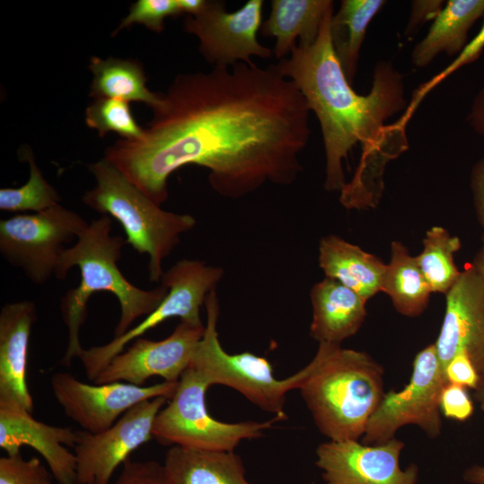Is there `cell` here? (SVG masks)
Masks as SVG:
<instances>
[{
  "instance_id": "10",
  "label": "cell",
  "mask_w": 484,
  "mask_h": 484,
  "mask_svg": "<svg viewBox=\"0 0 484 484\" xmlns=\"http://www.w3.org/2000/svg\"><path fill=\"white\" fill-rule=\"evenodd\" d=\"M447 384L435 343L429 344L415 356L409 383L400 391L385 393L368 420L362 443H385L408 425L419 427L429 438L438 437L442 429L440 396Z\"/></svg>"
},
{
  "instance_id": "36",
  "label": "cell",
  "mask_w": 484,
  "mask_h": 484,
  "mask_svg": "<svg viewBox=\"0 0 484 484\" xmlns=\"http://www.w3.org/2000/svg\"><path fill=\"white\" fill-rule=\"evenodd\" d=\"M445 5L443 0H419L411 2L410 18L405 35L411 36L426 22L434 20Z\"/></svg>"
},
{
  "instance_id": "11",
  "label": "cell",
  "mask_w": 484,
  "mask_h": 484,
  "mask_svg": "<svg viewBox=\"0 0 484 484\" xmlns=\"http://www.w3.org/2000/svg\"><path fill=\"white\" fill-rule=\"evenodd\" d=\"M263 5L262 0H249L228 12L223 1L205 0L197 14L186 18L184 29L198 39L200 53L214 66L252 65V56L270 58L273 54L257 39Z\"/></svg>"
},
{
  "instance_id": "19",
  "label": "cell",
  "mask_w": 484,
  "mask_h": 484,
  "mask_svg": "<svg viewBox=\"0 0 484 484\" xmlns=\"http://www.w3.org/2000/svg\"><path fill=\"white\" fill-rule=\"evenodd\" d=\"M310 336L318 343L339 344L353 336L367 315L365 300L352 290L325 277L310 291Z\"/></svg>"
},
{
  "instance_id": "20",
  "label": "cell",
  "mask_w": 484,
  "mask_h": 484,
  "mask_svg": "<svg viewBox=\"0 0 484 484\" xmlns=\"http://www.w3.org/2000/svg\"><path fill=\"white\" fill-rule=\"evenodd\" d=\"M319 266L325 277L338 281L367 301L382 291L386 264L338 236L320 240Z\"/></svg>"
},
{
  "instance_id": "13",
  "label": "cell",
  "mask_w": 484,
  "mask_h": 484,
  "mask_svg": "<svg viewBox=\"0 0 484 484\" xmlns=\"http://www.w3.org/2000/svg\"><path fill=\"white\" fill-rule=\"evenodd\" d=\"M177 383L161 382L149 386L114 382L86 384L67 372H58L50 380L53 395L65 415L81 429L99 433L113 426L136 404L153 398L170 400Z\"/></svg>"
},
{
  "instance_id": "16",
  "label": "cell",
  "mask_w": 484,
  "mask_h": 484,
  "mask_svg": "<svg viewBox=\"0 0 484 484\" xmlns=\"http://www.w3.org/2000/svg\"><path fill=\"white\" fill-rule=\"evenodd\" d=\"M445 312L435 342L438 359L445 366L459 351L471 359L479 375L474 393L484 391V285L472 263L466 264L445 294Z\"/></svg>"
},
{
  "instance_id": "37",
  "label": "cell",
  "mask_w": 484,
  "mask_h": 484,
  "mask_svg": "<svg viewBox=\"0 0 484 484\" xmlns=\"http://www.w3.org/2000/svg\"><path fill=\"white\" fill-rule=\"evenodd\" d=\"M470 186L476 214L484 229V157L473 165L470 176Z\"/></svg>"
},
{
  "instance_id": "39",
  "label": "cell",
  "mask_w": 484,
  "mask_h": 484,
  "mask_svg": "<svg viewBox=\"0 0 484 484\" xmlns=\"http://www.w3.org/2000/svg\"><path fill=\"white\" fill-rule=\"evenodd\" d=\"M462 478L468 484H484V465H471L462 473Z\"/></svg>"
},
{
  "instance_id": "25",
  "label": "cell",
  "mask_w": 484,
  "mask_h": 484,
  "mask_svg": "<svg viewBox=\"0 0 484 484\" xmlns=\"http://www.w3.org/2000/svg\"><path fill=\"white\" fill-rule=\"evenodd\" d=\"M382 291L394 308L405 316L423 313L432 293L415 256L399 241L391 244V259L386 264Z\"/></svg>"
},
{
  "instance_id": "30",
  "label": "cell",
  "mask_w": 484,
  "mask_h": 484,
  "mask_svg": "<svg viewBox=\"0 0 484 484\" xmlns=\"http://www.w3.org/2000/svg\"><path fill=\"white\" fill-rule=\"evenodd\" d=\"M484 49V22L479 32L469 40L461 53L456 56L454 60L446 65L442 71L435 74L428 81L420 84L412 93L411 99L409 101L407 108L402 114L401 117L396 120L397 124L402 127L406 128L410 119L418 108L420 102L435 87L452 75L454 72L464 65L475 62L482 54Z\"/></svg>"
},
{
  "instance_id": "2",
  "label": "cell",
  "mask_w": 484,
  "mask_h": 484,
  "mask_svg": "<svg viewBox=\"0 0 484 484\" xmlns=\"http://www.w3.org/2000/svg\"><path fill=\"white\" fill-rule=\"evenodd\" d=\"M332 7L316 39L297 44L278 70L301 91L320 125L325 153L324 188L341 193L348 209L376 207L384 190L386 164L409 148L405 129L386 121L404 111L407 101L401 73L380 61L366 95L357 93L334 52Z\"/></svg>"
},
{
  "instance_id": "14",
  "label": "cell",
  "mask_w": 484,
  "mask_h": 484,
  "mask_svg": "<svg viewBox=\"0 0 484 484\" xmlns=\"http://www.w3.org/2000/svg\"><path fill=\"white\" fill-rule=\"evenodd\" d=\"M404 446L396 437L377 445L329 440L317 446L315 465L324 484H417L418 465H400Z\"/></svg>"
},
{
  "instance_id": "38",
  "label": "cell",
  "mask_w": 484,
  "mask_h": 484,
  "mask_svg": "<svg viewBox=\"0 0 484 484\" xmlns=\"http://www.w3.org/2000/svg\"><path fill=\"white\" fill-rule=\"evenodd\" d=\"M467 122L474 133L484 137V85L473 98Z\"/></svg>"
},
{
  "instance_id": "3",
  "label": "cell",
  "mask_w": 484,
  "mask_h": 484,
  "mask_svg": "<svg viewBox=\"0 0 484 484\" xmlns=\"http://www.w3.org/2000/svg\"><path fill=\"white\" fill-rule=\"evenodd\" d=\"M112 220L108 215L93 220L62 255L57 280H64L74 266L81 273L79 285L68 290L60 299L61 316L67 330V346L60 360L62 366L70 367L83 350L80 330L87 317L88 301L94 293H112L119 303L121 313L114 337L123 335L135 320L151 314L168 294V289L162 285L150 290H142L122 274L117 262L126 243L122 236L111 234Z\"/></svg>"
},
{
  "instance_id": "7",
  "label": "cell",
  "mask_w": 484,
  "mask_h": 484,
  "mask_svg": "<svg viewBox=\"0 0 484 484\" xmlns=\"http://www.w3.org/2000/svg\"><path fill=\"white\" fill-rule=\"evenodd\" d=\"M211 387L204 376L189 366L177 381L169 403L156 417L152 436L165 445L205 451H234L243 440L255 439L282 420L224 422L214 419L206 406Z\"/></svg>"
},
{
  "instance_id": "18",
  "label": "cell",
  "mask_w": 484,
  "mask_h": 484,
  "mask_svg": "<svg viewBox=\"0 0 484 484\" xmlns=\"http://www.w3.org/2000/svg\"><path fill=\"white\" fill-rule=\"evenodd\" d=\"M37 320L33 301L5 304L0 311V401L13 402L32 413L27 384L29 341Z\"/></svg>"
},
{
  "instance_id": "31",
  "label": "cell",
  "mask_w": 484,
  "mask_h": 484,
  "mask_svg": "<svg viewBox=\"0 0 484 484\" xmlns=\"http://www.w3.org/2000/svg\"><path fill=\"white\" fill-rule=\"evenodd\" d=\"M181 13L177 0H138L132 4L128 14L121 21L112 36L119 31L140 23L152 31L161 32L164 30V21L169 16H179Z\"/></svg>"
},
{
  "instance_id": "29",
  "label": "cell",
  "mask_w": 484,
  "mask_h": 484,
  "mask_svg": "<svg viewBox=\"0 0 484 484\" xmlns=\"http://www.w3.org/2000/svg\"><path fill=\"white\" fill-rule=\"evenodd\" d=\"M85 122L101 137L114 132L122 139L137 140L144 134V128L137 124L131 112L129 102L118 99H94L86 108Z\"/></svg>"
},
{
  "instance_id": "27",
  "label": "cell",
  "mask_w": 484,
  "mask_h": 484,
  "mask_svg": "<svg viewBox=\"0 0 484 484\" xmlns=\"http://www.w3.org/2000/svg\"><path fill=\"white\" fill-rule=\"evenodd\" d=\"M422 244L421 253L415 256L417 263L431 291L446 294L461 274L454 259L461 240L445 229L434 226L427 231Z\"/></svg>"
},
{
  "instance_id": "41",
  "label": "cell",
  "mask_w": 484,
  "mask_h": 484,
  "mask_svg": "<svg viewBox=\"0 0 484 484\" xmlns=\"http://www.w3.org/2000/svg\"><path fill=\"white\" fill-rule=\"evenodd\" d=\"M472 264L478 271L484 285V235L482 237L481 246L478 254L476 255Z\"/></svg>"
},
{
  "instance_id": "42",
  "label": "cell",
  "mask_w": 484,
  "mask_h": 484,
  "mask_svg": "<svg viewBox=\"0 0 484 484\" xmlns=\"http://www.w3.org/2000/svg\"><path fill=\"white\" fill-rule=\"evenodd\" d=\"M474 398L479 402L480 409L484 412V391L474 393Z\"/></svg>"
},
{
  "instance_id": "1",
  "label": "cell",
  "mask_w": 484,
  "mask_h": 484,
  "mask_svg": "<svg viewBox=\"0 0 484 484\" xmlns=\"http://www.w3.org/2000/svg\"><path fill=\"white\" fill-rule=\"evenodd\" d=\"M310 108L276 65L238 63L179 73L137 140H117L104 158L157 204L186 165L209 169L219 194L240 198L266 182L290 185L311 130Z\"/></svg>"
},
{
  "instance_id": "24",
  "label": "cell",
  "mask_w": 484,
  "mask_h": 484,
  "mask_svg": "<svg viewBox=\"0 0 484 484\" xmlns=\"http://www.w3.org/2000/svg\"><path fill=\"white\" fill-rule=\"evenodd\" d=\"M89 69L93 74L89 95L94 99L140 101L152 110L162 101V93L153 92L147 87L143 65L137 60L91 56Z\"/></svg>"
},
{
  "instance_id": "21",
  "label": "cell",
  "mask_w": 484,
  "mask_h": 484,
  "mask_svg": "<svg viewBox=\"0 0 484 484\" xmlns=\"http://www.w3.org/2000/svg\"><path fill=\"white\" fill-rule=\"evenodd\" d=\"M484 16V0H448L433 20L426 36L411 52L418 68L428 66L441 53L456 56L469 42L473 24Z\"/></svg>"
},
{
  "instance_id": "28",
  "label": "cell",
  "mask_w": 484,
  "mask_h": 484,
  "mask_svg": "<svg viewBox=\"0 0 484 484\" xmlns=\"http://www.w3.org/2000/svg\"><path fill=\"white\" fill-rule=\"evenodd\" d=\"M20 156L22 160L29 163V179L20 187L0 189V210L10 212H32L36 213L59 204L60 194L43 177L30 148L22 147Z\"/></svg>"
},
{
  "instance_id": "9",
  "label": "cell",
  "mask_w": 484,
  "mask_h": 484,
  "mask_svg": "<svg viewBox=\"0 0 484 484\" xmlns=\"http://www.w3.org/2000/svg\"><path fill=\"white\" fill-rule=\"evenodd\" d=\"M224 273L222 268L200 260L184 259L163 272L160 282L168 289L163 301L138 324L110 341L83 349L78 358L90 381L94 382L109 361L125 346L145 333L172 317L203 324L200 309L208 294L215 289Z\"/></svg>"
},
{
  "instance_id": "15",
  "label": "cell",
  "mask_w": 484,
  "mask_h": 484,
  "mask_svg": "<svg viewBox=\"0 0 484 484\" xmlns=\"http://www.w3.org/2000/svg\"><path fill=\"white\" fill-rule=\"evenodd\" d=\"M203 331V324L180 321L173 333L163 340L138 338L109 361L94 383L125 381L143 386L151 376L177 383L190 366Z\"/></svg>"
},
{
  "instance_id": "33",
  "label": "cell",
  "mask_w": 484,
  "mask_h": 484,
  "mask_svg": "<svg viewBox=\"0 0 484 484\" xmlns=\"http://www.w3.org/2000/svg\"><path fill=\"white\" fill-rule=\"evenodd\" d=\"M110 484H172L163 464L156 461L134 462L130 458L123 463L118 478Z\"/></svg>"
},
{
  "instance_id": "4",
  "label": "cell",
  "mask_w": 484,
  "mask_h": 484,
  "mask_svg": "<svg viewBox=\"0 0 484 484\" xmlns=\"http://www.w3.org/2000/svg\"><path fill=\"white\" fill-rule=\"evenodd\" d=\"M298 390L329 440H359L382 401L384 368L364 351L319 343Z\"/></svg>"
},
{
  "instance_id": "35",
  "label": "cell",
  "mask_w": 484,
  "mask_h": 484,
  "mask_svg": "<svg viewBox=\"0 0 484 484\" xmlns=\"http://www.w3.org/2000/svg\"><path fill=\"white\" fill-rule=\"evenodd\" d=\"M449 384L458 385L475 391L479 385V375L471 359L464 351L456 353L445 367Z\"/></svg>"
},
{
  "instance_id": "12",
  "label": "cell",
  "mask_w": 484,
  "mask_h": 484,
  "mask_svg": "<svg viewBox=\"0 0 484 484\" xmlns=\"http://www.w3.org/2000/svg\"><path fill=\"white\" fill-rule=\"evenodd\" d=\"M168 401L165 397L143 401L99 433L77 430L73 447L77 484H110L116 469L153 438L156 417Z\"/></svg>"
},
{
  "instance_id": "40",
  "label": "cell",
  "mask_w": 484,
  "mask_h": 484,
  "mask_svg": "<svg viewBox=\"0 0 484 484\" xmlns=\"http://www.w3.org/2000/svg\"><path fill=\"white\" fill-rule=\"evenodd\" d=\"M177 3L181 14L188 13L193 16L203 9L205 0H177Z\"/></svg>"
},
{
  "instance_id": "22",
  "label": "cell",
  "mask_w": 484,
  "mask_h": 484,
  "mask_svg": "<svg viewBox=\"0 0 484 484\" xmlns=\"http://www.w3.org/2000/svg\"><path fill=\"white\" fill-rule=\"evenodd\" d=\"M271 13L261 26V33L275 38L273 54L281 60L297 44L313 43L320 31L331 0H272Z\"/></svg>"
},
{
  "instance_id": "34",
  "label": "cell",
  "mask_w": 484,
  "mask_h": 484,
  "mask_svg": "<svg viewBox=\"0 0 484 484\" xmlns=\"http://www.w3.org/2000/svg\"><path fill=\"white\" fill-rule=\"evenodd\" d=\"M440 411L447 419L466 421L474 412V405L467 388L447 384L440 396Z\"/></svg>"
},
{
  "instance_id": "23",
  "label": "cell",
  "mask_w": 484,
  "mask_h": 484,
  "mask_svg": "<svg viewBox=\"0 0 484 484\" xmlns=\"http://www.w3.org/2000/svg\"><path fill=\"white\" fill-rule=\"evenodd\" d=\"M163 467L172 484H253L234 451H205L171 446Z\"/></svg>"
},
{
  "instance_id": "5",
  "label": "cell",
  "mask_w": 484,
  "mask_h": 484,
  "mask_svg": "<svg viewBox=\"0 0 484 484\" xmlns=\"http://www.w3.org/2000/svg\"><path fill=\"white\" fill-rule=\"evenodd\" d=\"M88 169L96 185L82 201L120 223L125 243L149 256L150 281H160L164 259L180 242L181 235L194 227L195 219L161 209L105 158L89 164Z\"/></svg>"
},
{
  "instance_id": "17",
  "label": "cell",
  "mask_w": 484,
  "mask_h": 484,
  "mask_svg": "<svg viewBox=\"0 0 484 484\" xmlns=\"http://www.w3.org/2000/svg\"><path fill=\"white\" fill-rule=\"evenodd\" d=\"M77 430L46 424L33 418L20 404L0 401V447L6 454H16L23 445L36 450L46 461L58 484H77L73 448Z\"/></svg>"
},
{
  "instance_id": "6",
  "label": "cell",
  "mask_w": 484,
  "mask_h": 484,
  "mask_svg": "<svg viewBox=\"0 0 484 484\" xmlns=\"http://www.w3.org/2000/svg\"><path fill=\"white\" fill-rule=\"evenodd\" d=\"M204 306L206 324L190 365L204 376L211 386L221 385L230 387L273 417L282 420L286 419L287 393L298 389L307 374V367L287 378L278 379L265 358L248 351L228 353L220 342L217 331L220 306L215 289L208 294Z\"/></svg>"
},
{
  "instance_id": "32",
  "label": "cell",
  "mask_w": 484,
  "mask_h": 484,
  "mask_svg": "<svg viewBox=\"0 0 484 484\" xmlns=\"http://www.w3.org/2000/svg\"><path fill=\"white\" fill-rule=\"evenodd\" d=\"M52 474L40 460H25L21 453L0 458V484H53Z\"/></svg>"
},
{
  "instance_id": "8",
  "label": "cell",
  "mask_w": 484,
  "mask_h": 484,
  "mask_svg": "<svg viewBox=\"0 0 484 484\" xmlns=\"http://www.w3.org/2000/svg\"><path fill=\"white\" fill-rule=\"evenodd\" d=\"M76 212L60 203L36 213L0 220V254L36 285L56 276L65 246L88 227Z\"/></svg>"
},
{
  "instance_id": "26",
  "label": "cell",
  "mask_w": 484,
  "mask_h": 484,
  "mask_svg": "<svg viewBox=\"0 0 484 484\" xmlns=\"http://www.w3.org/2000/svg\"><path fill=\"white\" fill-rule=\"evenodd\" d=\"M384 0H343L330 23L331 39L342 70L352 84L367 27Z\"/></svg>"
}]
</instances>
